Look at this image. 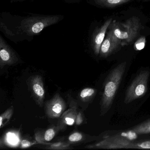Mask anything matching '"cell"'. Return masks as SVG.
Listing matches in <instances>:
<instances>
[{"mask_svg": "<svg viewBox=\"0 0 150 150\" xmlns=\"http://www.w3.org/2000/svg\"><path fill=\"white\" fill-rule=\"evenodd\" d=\"M67 1H77V0H67Z\"/></svg>", "mask_w": 150, "mask_h": 150, "instance_id": "obj_22", "label": "cell"}, {"mask_svg": "<svg viewBox=\"0 0 150 150\" xmlns=\"http://www.w3.org/2000/svg\"><path fill=\"white\" fill-rule=\"evenodd\" d=\"M127 63L123 62L117 66L106 78L104 90L101 101V115H104L109 111L123 77Z\"/></svg>", "mask_w": 150, "mask_h": 150, "instance_id": "obj_2", "label": "cell"}, {"mask_svg": "<svg viewBox=\"0 0 150 150\" xmlns=\"http://www.w3.org/2000/svg\"><path fill=\"white\" fill-rule=\"evenodd\" d=\"M146 40L144 36L139 38L134 44V50L136 51H140L144 49L145 46Z\"/></svg>", "mask_w": 150, "mask_h": 150, "instance_id": "obj_15", "label": "cell"}, {"mask_svg": "<svg viewBox=\"0 0 150 150\" xmlns=\"http://www.w3.org/2000/svg\"><path fill=\"white\" fill-rule=\"evenodd\" d=\"M8 142L10 144H15L18 142V139L14 134H13V133H9L8 135Z\"/></svg>", "mask_w": 150, "mask_h": 150, "instance_id": "obj_18", "label": "cell"}, {"mask_svg": "<svg viewBox=\"0 0 150 150\" xmlns=\"http://www.w3.org/2000/svg\"><path fill=\"white\" fill-rule=\"evenodd\" d=\"M12 1H13V2H17V1H25V0H11Z\"/></svg>", "mask_w": 150, "mask_h": 150, "instance_id": "obj_21", "label": "cell"}, {"mask_svg": "<svg viewBox=\"0 0 150 150\" xmlns=\"http://www.w3.org/2000/svg\"><path fill=\"white\" fill-rule=\"evenodd\" d=\"M66 123L69 125H72L74 124V119L70 117H67L65 118Z\"/></svg>", "mask_w": 150, "mask_h": 150, "instance_id": "obj_19", "label": "cell"}, {"mask_svg": "<svg viewBox=\"0 0 150 150\" xmlns=\"http://www.w3.org/2000/svg\"><path fill=\"white\" fill-rule=\"evenodd\" d=\"M96 147L103 149L138 148L140 149V142L133 143L122 136H115L107 138L96 145Z\"/></svg>", "mask_w": 150, "mask_h": 150, "instance_id": "obj_5", "label": "cell"}, {"mask_svg": "<svg viewBox=\"0 0 150 150\" xmlns=\"http://www.w3.org/2000/svg\"><path fill=\"white\" fill-rule=\"evenodd\" d=\"M132 131L137 134H146L150 133V119L144 121L133 127Z\"/></svg>", "mask_w": 150, "mask_h": 150, "instance_id": "obj_11", "label": "cell"}, {"mask_svg": "<svg viewBox=\"0 0 150 150\" xmlns=\"http://www.w3.org/2000/svg\"><path fill=\"white\" fill-rule=\"evenodd\" d=\"M82 138V135L79 132H74L69 136V140L71 142H76L80 141Z\"/></svg>", "mask_w": 150, "mask_h": 150, "instance_id": "obj_17", "label": "cell"}, {"mask_svg": "<svg viewBox=\"0 0 150 150\" xmlns=\"http://www.w3.org/2000/svg\"><path fill=\"white\" fill-rule=\"evenodd\" d=\"M32 91L36 97L42 100L44 97L45 91L42 84L40 81L35 80L32 83Z\"/></svg>", "mask_w": 150, "mask_h": 150, "instance_id": "obj_12", "label": "cell"}, {"mask_svg": "<svg viewBox=\"0 0 150 150\" xmlns=\"http://www.w3.org/2000/svg\"><path fill=\"white\" fill-rule=\"evenodd\" d=\"M31 145V143L27 139L23 140L21 142V146L23 148H27Z\"/></svg>", "mask_w": 150, "mask_h": 150, "instance_id": "obj_20", "label": "cell"}, {"mask_svg": "<svg viewBox=\"0 0 150 150\" xmlns=\"http://www.w3.org/2000/svg\"><path fill=\"white\" fill-rule=\"evenodd\" d=\"M55 132L54 129L51 128L45 131L44 135V139L46 141H50L55 137Z\"/></svg>", "mask_w": 150, "mask_h": 150, "instance_id": "obj_16", "label": "cell"}, {"mask_svg": "<svg viewBox=\"0 0 150 150\" xmlns=\"http://www.w3.org/2000/svg\"><path fill=\"white\" fill-rule=\"evenodd\" d=\"M64 18V16L59 15L21 16L8 12H2L0 16V30L14 42L31 41L44 29L57 23Z\"/></svg>", "mask_w": 150, "mask_h": 150, "instance_id": "obj_1", "label": "cell"}, {"mask_svg": "<svg viewBox=\"0 0 150 150\" xmlns=\"http://www.w3.org/2000/svg\"><path fill=\"white\" fill-rule=\"evenodd\" d=\"M121 45L122 41L110 29L101 45L100 56L101 57H107L117 50Z\"/></svg>", "mask_w": 150, "mask_h": 150, "instance_id": "obj_6", "label": "cell"}, {"mask_svg": "<svg viewBox=\"0 0 150 150\" xmlns=\"http://www.w3.org/2000/svg\"><path fill=\"white\" fill-rule=\"evenodd\" d=\"M13 110L12 109H9L8 110H7L4 114H2L0 117V122L1 124L0 126L1 128L4 126L5 124H6L7 122H8V120L10 119L12 116Z\"/></svg>", "mask_w": 150, "mask_h": 150, "instance_id": "obj_13", "label": "cell"}, {"mask_svg": "<svg viewBox=\"0 0 150 150\" xmlns=\"http://www.w3.org/2000/svg\"><path fill=\"white\" fill-rule=\"evenodd\" d=\"M150 75V71L148 70L141 71L137 75L127 88L125 97V103H130L143 97L146 93Z\"/></svg>", "mask_w": 150, "mask_h": 150, "instance_id": "obj_4", "label": "cell"}, {"mask_svg": "<svg viewBox=\"0 0 150 150\" xmlns=\"http://www.w3.org/2000/svg\"><path fill=\"white\" fill-rule=\"evenodd\" d=\"M0 57L1 64H13L18 60L13 50L7 44L1 36H0Z\"/></svg>", "mask_w": 150, "mask_h": 150, "instance_id": "obj_8", "label": "cell"}, {"mask_svg": "<svg viewBox=\"0 0 150 150\" xmlns=\"http://www.w3.org/2000/svg\"><path fill=\"white\" fill-rule=\"evenodd\" d=\"M96 93V90L92 88H86L81 92L80 96L83 99H88L93 97Z\"/></svg>", "mask_w": 150, "mask_h": 150, "instance_id": "obj_14", "label": "cell"}, {"mask_svg": "<svg viewBox=\"0 0 150 150\" xmlns=\"http://www.w3.org/2000/svg\"><path fill=\"white\" fill-rule=\"evenodd\" d=\"M98 6L104 7H114L127 3L131 0H92Z\"/></svg>", "mask_w": 150, "mask_h": 150, "instance_id": "obj_10", "label": "cell"}, {"mask_svg": "<svg viewBox=\"0 0 150 150\" xmlns=\"http://www.w3.org/2000/svg\"><path fill=\"white\" fill-rule=\"evenodd\" d=\"M64 106L63 101L59 98H57L50 103V106L48 108V113L52 117H58L64 109Z\"/></svg>", "mask_w": 150, "mask_h": 150, "instance_id": "obj_9", "label": "cell"}, {"mask_svg": "<svg viewBox=\"0 0 150 150\" xmlns=\"http://www.w3.org/2000/svg\"><path fill=\"white\" fill-rule=\"evenodd\" d=\"M110 26V29L122 41V45L129 44L133 42L142 28L140 19L135 16L131 17L124 22H114Z\"/></svg>", "mask_w": 150, "mask_h": 150, "instance_id": "obj_3", "label": "cell"}, {"mask_svg": "<svg viewBox=\"0 0 150 150\" xmlns=\"http://www.w3.org/2000/svg\"><path fill=\"white\" fill-rule=\"evenodd\" d=\"M112 19L107 20L103 25L97 28L93 31L91 38V46L95 54H100L101 45L105 37L108 28L112 22Z\"/></svg>", "mask_w": 150, "mask_h": 150, "instance_id": "obj_7", "label": "cell"}]
</instances>
